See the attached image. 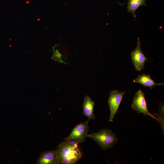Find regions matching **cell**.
Masks as SVG:
<instances>
[{"label":"cell","mask_w":164,"mask_h":164,"mask_svg":"<svg viewBox=\"0 0 164 164\" xmlns=\"http://www.w3.org/2000/svg\"><path fill=\"white\" fill-rule=\"evenodd\" d=\"M132 108L136 111L138 113H142L145 115H149L157 121L154 115L151 114L147 108L145 97V94L139 90L136 93L131 105Z\"/></svg>","instance_id":"cell-4"},{"label":"cell","mask_w":164,"mask_h":164,"mask_svg":"<svg viewBox=\"0 0 164 164\" xmlns=\"http://www.w3.org/2000/svg\"><path fill=\"white\" fill-rule=\"evenodd\" d=\"M134 83L140 84L145 87H149L151 89L156 85L164 86V82L158 84L155 83L149 74H143L138 75V77L133 80Z\"/></svg>","instance_id":"cell-9"},{"label":"cell","mask_w":164,"mask_h":164,"mask_svg":"<svg viewBox=\"0 0 164 164\" xmlns=\"http://www.w3.org/2000/svg\"><path fill=\"white\" fill-rule=\"evenodd\" d=\"M78 144L70 140H65L59 144L56 151L59 157L60 164H75L82 158L83 153Z\"/></svg>","instance_id":"cell-1"},{"label":"cell","mask_w":164,"mask_h":164,"mask_svg":"<svg viewBox=\"0 0 164 164\" xmlns=\"http://www.w3.org/2000/svg\"><path fill=\"white\" fill-rule=\"evenodd\" d=\"M131 60L135 69L141 71L144 69L145 62L149 59L143 53L139 38H138L137 43L135 49L131 53Z\"/></svg>","instance_id":"cell-6"},{"label":"cell","mask_w":164,"mask_h":164,"mask_svg":"<svg viewBox=\"0 0 164 164\" xmlns=\"http://www.w3.org/2000/svg\"><path fill=\"white\" fill-rule=\"evenodd\" d=\"M62 55L58 51H55L53 55V58L55 60L61 63H64L62 60Z\"/></svg>","instance_id":"cell-11"},{"label":"cell","mask_w":164,"mask_h":164,"mask_svg":"<svg viewBox=\"0 0 164 164\" xmlns=\"http://www.w3.org/2000/svg\"><path fill=\"white\" fill-rule=\"evenodd\" d=\"M125 91L119 92L117 90L111 91L108 101L110 110L109 122L113 121L114 115L116 114L122 100Z\"/></svg>","instance_id":"cell-5"},{"label":"cell","mask_w":164,"mask_h":164,"mask_svg":"<svg viewBox=\"0 0 164 164\" xmlns=\"http://www.w3.org/2000/svg\"><path fill=\"white\" fill-rule=\"evenodd\" d=\"M147 0H129L127 3V11L131 13L133 15L134 21L137 17L135 14L136 10L142 5H146Z\"/></svg>","instance_id":"cell-10"},{"label":"cell","mask_w":164,"mask_h":164,"mask_svg":"<svg viewBox=\"0 0 164 164\" xmlns=\"http://www.w3.org/2000/svg\"><path fill=\"white\" fill-rule=\"evenodd\" d=\"M94 101H93L89 96L86 95L84 98L83 105V114L88 117L89 120L91 119H95L94 114Z\"/></svg>","instance_id":"cell-8"},{"label":"cell","mask_w":164,"mask_h":164,"mask_svg":"<svg viewBox=\"0 0 164 164\" xmlns=\"http://www.w3.org/2000/svg\"><path fill=\"white\" fill-rule=\"evenodd\" d=\"M36 164H58L59 159L56 150H52L44 152L38 158Z\"/></svg>","instance_id":"cell-7"},{"label":"cell","mask_w":164,"mask_h":164,"mask_svg":"<svg viewBox=\"0 0 164 164\" xmlns=\"http://www.w3.org/2000/svg\"><path fill=\"white\" fill-rule=\"evenodd\" d=\"M88 120L85 123L81 122L75 126L69 136L64 140H70L74 141L78 143L85 141L87 137L89 130Z\"/></svg>","instance_id":"cell-3"},{"label":"cell","mask_w":164,"mask_h":164,"mask_svg":"<svg viewBox=\"0 0 164 164\" xmlns=\"http://www.w3.org/2000/svg\"><path fill=\"white\" fill-rule=\"evenodd\" d=\"M87 137L95 141L104 150L112 147L118 140L111 130L106 129H102L98 132L88 134Z\"/></svg>","instance_id":"cell-2"}]
</instances>
